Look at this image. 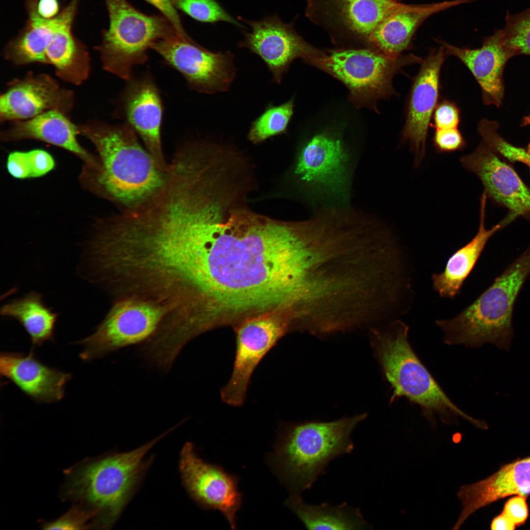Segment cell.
<instances>
[{
	"mask_svg": "<svg viewBox=\"0 0 530 530\" xmlns=\"http://www.w3.org/2000/svg\"><path fill=\"white\" fill-rule=\"evenodd\" d=\"M245 201L212 196L192 214L194 300L208 327L288 313L295 303L297 221L264 216Z\"/></svg>",
	"mask_w": 530,
	"mask_h": 530,
	"instance_id": "6da1fadb",
	"label": "cell"
},
{
	"mask_svg": "<svg viewBox=\"0 0 530 530\" xmlns=\"http://www.w3.org/2000/svg\"><path fill=\"white\" fill-rule=\"evenodd\" d=\"M78 127L98 154L97 166L82 168L80 176L88 190L128 210L147 202L163 186L168 168L157 163L127 123L94 121Z\"/></svg>",
	"mask_w": 530,
	"mask_h": 530,
	"instance_id": "7a4b0ae2",
	"label": "cell"
},
{
	"mask_svg": "<svg viewBox=\"0 0 530 530\" xmlns=\"http://www.w3.org/2000/svg\"><path fill=\"white\" fill-rule=\"evenodd\" d=\"M170 430L139 448L86 459L67 472L63 499L89 513L93 528L110 529L117 520L148 463L145 455Z\"/></svg>",
	"mask_w": 530,
	"mask_h": 530,
	"instance_id": "3957f363",
	"label": "cell"
},
{
	"mask_svg": "<svg viewBox=\"0 0 530 530\" xmlns=\"http://www.w3.org/2000/svg\"><path fill=\"white\" fill-rule=\"evenodd\" d=\"M366 417L282 425L269 460L292 494L311 488L330 461L353 450L350 434Z\"/></svg>",
	"mask_w": 530,
	"mask_h": 530,
	"instance_id": "277c9868",
	"label": "cell"
},
{
	"mask_svg": "<svg viewBox=\"0 0 530 530\" xmlns=\"http://www.w3.org/2000/svg\"><path fill=\"white\" fill-rule=\"evenodd\" d=\"M530 273V247L474 302L455 317L435 321L448 345L478 347L485 344L509 349L517 296Z\"/></svg>",
	"mask_w": 530,
	"mask_h": 530,
	"instance_id": "5b68a950",
	"label": "cell"
},
{
	"mask_svg": "<svg viewBox=\"0 0 530 530\" xmlns=\"http://www.w3.org/2000/svg\"><path fill=\"white\" fill-rule=\"evenodd\" d=\"M409 327L397 320L385 331H375L377 357L393 389L391 401L405 397L418 405L431 423L435 417L446 424L464 419L480 428L482 421L468 415L446 395L414 352L408 341Z\"/></svg>",
	"mask_w": 530,
	"mask_h": 530,
	"instance_id": "8992f818",
	"label": "cell"
},
{
	"mask_svg": "<svg viewBox=\"0 0 530 530\" xmlns=\"http://www.w3.org/2000/svg\"><path fill=\"white\" fill-rule=\"evenodd\" d=\"M356 157L342 133L324 130L305 140L293 174L314 210L350 206Z\"/></svg>",
	"mask_w": 530,
	"mask_h": 530,
	"instance_id": "52a82bcc",
	"label": "cell"
},
{
	"mask_svg": "<svg viewBox=\"0 0 530 530\" xmlns=\"http://www.w3.org/2000/svg\"><path fill=\"white\" fill-rule=\"evenodd\" d=\"M413 54L392 56L371 48L337 49L306 62L344 83L357 107L376 110L377 102L394 94L393 79L403 67L421 63Z\"/></svg>",
	"mask_w": 530,
	"mask_h": 530,
	"instance_id": "ba28073f",
	"label": "cell"
},
{
	"mask_svg": "<svg viewBox=\"0 0 530 530\" xmlns=\"http://www.w3.org/2000/svg\"><path fill=\"white\" fill-rule=\"evenodd\" d=\"M104 0L109 26L96 49L105 70L128 80L133 67L146 62L152 45L177 31L163 15L145 14L127 0Z\"/></svg>",
	"mask_w": 530,
	"mask_h": 530,
	"instance_id": "9c48e42d",
	"label": "cell"
},
{
	"mask_svg": "<svg viewBox=\"0 0 530 530\" xmlns=\"http://www.w3.org/2000/svg\"><path fill=\"white\" fill-rule=\"evenodd\" d=\"M151 49L179 71L192 89L199 92L212 94L227 91L236 79L237 70L231 52L209 51L189 36L184 37L175 32L155 42Z\"/></svg>",
	"mask_w": 530,
	"mask_h": 530,
	"instance_id": "30bf717a",
	"label": "cell"
},
{
	"mask_svg": "<svg viewBox=\"0 0 530 530\" xmlns=\"http://www.w3.org/2000/svg\"><path fill=\"white\" fill-rule=\"evenodd\" d=\"M164 314L146 301L126 299L114 301L92 335L77 342L84 347V361L104 357L120 348L145 343L156 332Z\"/></svg>",
	"mask_w": 530,
	"mask_h": 530,
	"instance_id": "8fae6325",
	"label": "cell"
},
{
	"mask_svg": "<svg viewBox=\"0 0 530 530\" xmlns=\"http://www.w3.org/2000/svg\"><path fill=\"white\" fill-rule=\"evenodd\" d=\"M290 327L288 318L279 312L251 318L238 325L233 371L220 391L224 403L234 407L242 405L254 371Z\"/></svg>",
	"mask_w": 530,
	"mask_h": 530,
	"instance_id": "7c38bea8",
	"label": "cell"
},
{
	"mask_svg": "<svg viewBox=\"0 0 530 530\" xmlns=\"http://www.w3.org/2000/svg\"><path fill=\"white\" fill-rule=\"evenodd\" d=\"M404 5L398 0H307L306 16L333 41H354L370 48L376 27Z\"/></svg>",
	"mask_w": 530,
	"mask_h": 530,
	"instance_id": "4fadbf2b",
	"label": "cell"
},
{
	"mask_svg": "<svg viewBox=\"0 0 530 530\" xmlns=\"http://www.w3.org/2000/svg\"><path fill=\"white\" fill-rule=\"evenodd\" d=\"M245 21L251 31L244 32V39L238 47L258 55L271 73L273 81L278 84L282 82L295 59L306 61L320 56L324 52L306 42L297 34L292 24L283 22L277 16Z\"/></svg>",
	"mask_w": 530,
	"mask_h": 530,
	"instance_id": "5bb4252c",
	"label": "cell"
},
{
	"mask_svg": "<svg viewBox=\"0 0 530 530\" xmlns=\"http://www.w3.org/2000/svg\"><path fill=\"white\" fill-rule=\"evenodd\" d=\"M179 468L183 482L192 498L205 508L221 511L235 529L236 514L242 500L236 477L204 461L190 442L181 450Z\"/></svg>",
	"mask_w": 530,
	"mask_h": 530,
	"instance_id": "9a60e30c",
	"label": "cell"
},
{
	"mask_svg": "<svg viewBox=\"0 0 530 530\" xmlns=\"http://www.w3.org/2000/svg\"><path fill=\"white\" fill-rule=\"evenodd\" d=\"M74 100L73 93L49 75L31 73L12 81L1 95L0 122L26 120L52 110L67 115Z\"/></svg>",
	"mask_w": 530,
	"mask_h": 530,
	"instance_id": "2e32d148",
	"label": "cell"
},
{
	"mask_svg": "<svg viewBox=\"0 0 530 530\" xmlns=\"http://www.w3.org/2000/svg\"><path fill=\"white\" fill-rule=\"evenodd\" d=\"M446 55L441 45L430 52L421 62L410 91L402 138L408 142L414 153L416 165L424 157L428 126L437 106L440 71Z\"/></svg>",
	"mask_w": 530,
	"mask_h": 530,
	"instance_id": "e0dca14e",
	"label": "cell"
},
{
	"mask_svg": "<svg viewBox=\"0 0 530 530\" xmlns=\"http://www.w3.org/2000/svg\"><path fill=\"white\" fill-rule=\"evenodd\" d=\"M128 80L121 98L126 123L140 136L157 163L167 170L169 164L163 155L160 137L163 109L159 90L149 75Z\"/></svg>",
	"mask_w": 530,
	"mask_h": 530,
	"instance_id": "ac0fdd59",
	"label": "cell"
},
{
	"mask_svg": "<svg viewBox=\"0 0 530 530\" xmlns=\"http://www.w3.org/2000/svg\"><path fill=\"white\" fill-rule=\"evenodd\" d=\"M460 160L466 169L479 177L486 193L510 210V214L504 220L506 223L530 212V190L484 142Z\"/></svg>",
	"mask_w": 530,
	"mask_h": 530,
	"instance_id": "d6986e66",
	"label": "cell"
},
{
	"mask_svg": "<svg viewBox=\"0 0 530 530\" xmlns=\"http://www.w3.org/2000/svg\"><path fill=\"white\" fill-rule=\"evenodd\" d=\"M530 494V456L503 465L486 478L459 488L462 508L452 530H458L477 510L511 495Z\"/></svg>",
	"mask_w": 530,
	"mask_h": 530,
	"instance_id": "ffe728a7",
	"label": "cell"
},
{
	"mask_svg": "<svg viewBox=\"0 0 530 530\" xmlns=\"http://www.w3.org/2000/svg\"><path fill=\"white\" fill-rule=\"evenodd\" d=\"M435 41L445 48L446 55L456 57L471 71L481 87L483 103L500 107L504 91V68L513 55L502 43L498 30L475 49L458 48L441 39Z\"/></svg>",
	"mask_w": 530,
	"mask_h": 530,
	"instance_id": "44dd1931",
	"label": "cell"
},
{
	"mask_svg": "<svg viewBox=\"0 0 530 530\" xmlns=\"http://www.w3.org/2000/svg\"><path fill=\"white\" fill-rule=\"evenodd\" d=\"M1 376L16 385L24 393L41 403L61 400L71 374L49 367L39 361L32 351L3 352L0 355Z\"/></svg>",
	"mask_w": 530,
	"mask_h": 530,
	"instance_id": "7402d4cb",
	"label": "cell"
},
{
	"mask_svg": "<svg viewBox=\"0 0 530 530\" xmlns=\"http://www.w3.org/2000/svg\"><path fill=\"white\" fill-rule=\"evenodd\" d=\"M80 1L71 0L61 10L58 24L45 47L41 61V63L53 66L62 80L75 85L85 81L90 71L86 48L72 31Z\"/></svg>",
	"mask_w": 530,
	"mask_h": 530,
	"instance_id": "603a6c76",
	"label": "cell"
},
{
	"mask_svg": "<svg viewBox=\"0 0 530 530\" xmlns=\"http://www.w3.org/2000/svg\"><path fill=\"white\" fill-rule=\"evenodd\" d=\"M76 126L67 115L55 110L44 112L30 119L14 122L11 127L0 133L1 140L14 142L32 139L45 142L60 147L74 154L83 163V166L93 167L97 165L94 156L79 143Z\"/></svg>",
	"mask_w": 530,
	"mask_h": 530,
	"instance_id": "cb8c5ba5",
	"label": "cell"
},
{
	"mask_svg": "<svg viewBox=\"0 0 530 530\" xmlns=\"http://www.w3.org/2000/svg\"><path fill=\"white\" fill-rule=\"evenodd\" d=\"M473 0H453L423 4L404 5L386 18L374 29L370 48L392 56H398L411 46L422 24L432 15Z\"/></svg>",
	"mask_w": 530,
	"mask_h": 530,
	"instance_id": "d4e9b609",
	"label": "cell"
},
{
	"mask_svg": "<svg viewBox=\"0 0 530 530\" xmlns=\"http://www.w3.org/2000/svg\"><path fill=\"white\" fill-rule=\"evenodd\" d=\"M486 194L481 196L478 232L467 244L449 259L444 270L431 276L433 289L441 297L454 298L459 294L465 280L474 268L488 239L504 223L487 230L484 226Z\"/></svg>",
	"mask_w": 530,
	"mask_h": 530,
	"instance_id": "484cf974",
	"label": "cell"
},
{
	"mask_svg": "<svg viewBox=\"0 0 530 530\" xmlns=\"http://www.w3.org/2000/svg\"><path fill=\"white\" fill-rule=\"evenodd\" d=\"M285 504L309 530H365L371 527L358 508L345 503L338 506L328 503L308 504L299 494H292Z\"/></svg>",
	"mask_w": 530,
	"mask_h": 530,
	"instance_id": "4316f807",
	"label": "cell"
},
{
	"mask_svg": "<svg viewBox=\"0 0 530 530\" xmlns=\"http://www.w3.org/2000/svg\"><path fill=\"white\" fill-rule=\"evenodd\" d=\"M1 315L17 320L29 335L32 345H41L53 338L58 313L47 307L42 295L32 292L4 304Z\"/></svg>",
	"mask_w": 530,
	"mask_h": 530,
	"instance_id": "83f0119b",
	"label": "cell"
},
{
	"mask_svg": "<svg viewBox=\"0 0 530 530\" xmlns=\"http://www.w3.org/2000/svg\"><path fill=\"white\" fill-rule=\"evenodd\" d=\"M26 12L25 26L4 50L5 58L16 65L41 62L45 47L60 19V13L53 19H45L32 10Z\"/></svg>",
	"mask_w": 530,
	"mask_h": 530,
	"instance_id": "f1b7e54d",
	"label": "cell"
},
{
	"mask_svg": "<svg viewBox=\"0 0 530 530\" xmlns=\"http://www.w3.org/2000/svg\"><path fill=\"white\" fill-rule=\"evenodd\" d=\"M294 106L293 98L278 106L269 103L263 112L252 122L247 134L248 140L258 144L271 137L286 133Z\"/></svg>",
	"mask_w": 530,
	"mask_h": 530,
	"instance_id": "f546056e",
	"label": "cell"
},
{
	"mask_svg": "<svg viewBox=\"0 0 530 530\" xmlns=\"http://www.w3.org/2000/svg\"><path fill=\"white\" fill-rule=\"evenodd\" d=\"M498 31L502 43L513 56H530V7L513 15L507 12L505 26Z\"/></svg>",
	"mask_w": 530,
	"mask_h": 530,
	"instance_id": "4dcf8cb0",
	"label": "cell"
},
{
	"mask_svg": "<svg viewBox=\"0 0 530 530\" xmlns=\"http://www.w3.org/2000/svg\"><path fill=\"white\" fill-rule=\"evenodd\" d=\"M176 9L201 22H225L243 28V26L227 13L215 0H171Z\"/></svg>",
	"mask_w": 530,
	"mask_h": 530,
	"instance_id": "1f68e13d",
	"label": "cell"
},
{
	"mask_svg": "<svg viewBox=\"0 0 530 530\" xmlns=\"http://www.w3.org/2000/svg\"><path fill=\"white\" fill-rule=\"evenodd\" d=\"M498 126L497 122L486 119L479 122L478 131L484 142L493 151L498 152L509 160L525 163L530 170V153L513 146L504 140L497 132Z\"/></svg>",
	"mask_w": 530,
	"mask_h": 530,
	"instance_id": "d6a6232c",
	"label": "cell"
},
{
	"mask_svg": "<svg viewBox=\"0 0 530 530\" xmlns=\"http://www.w3.org/2000/svg\"><path fill=\"white\" fill-rule=\"evenodd\" d=\"M526 498L516 495L508 500L502 513L492 520L491 529L512 530L525 523L529 514Z\"/></svg>",
	"mask_w": 530,
	"mask_h": 530,
	"instance_id": "836d02e7",
	"label": "cell"
},
{
	"mask_svg": "<svg viewBox=\"0 0 530 530\" xmlns=\"http://www.w3.org/2000/svg\"><path fill=\"white\" fill-rule=\"evenodd\" d=\"M93 528L91 516L78 506H74L58 519L44 525L47 530H80Z\"/></svg>",
	"mask_w": 530,
	"mask_h": 530,
	"instance_id": "e575fe53",
	"label": "cell"
},
{
	"mask_svg": "<svg viewBox=\"0 0 530 530\" xmlns=\"http://www.w3.org/2000/svg\"><path fill=\"white\" fill-rule=\"evenodd\" d=\"M436 129L457 128L460 121L459 111L452 102L444 100L437 105L433 112Z\"/></svg>",
	"mask_w": 530,
	"mask_h": 530,
	"instance_id": "d590c367",
	"label": "cell"
},
{
	"mask_svg": "<svg viewBox=\"0 0 530 530\" xmlns=\"http://www.w3.org/2000/svg\"><path fill=\"white\" fill-rule=\"evenodd\" d=\"M436 149L441 152H450L462 149L466 143L457 128L436 129L433 137Z\"/></svg>",
	"mask_w": 530,
	"mask_h": 530,
	"instance_id": "8d00e7d4",
	"label": "cell"
},
{
	"mask_svg": "<svg viewBox=\"0 0 530 530\" xmlns=\"http://www.w3.org/2000/svg\"><path fill=\"white\" fill-rule=\"evenodd\" d=\"M31 169V178L44 176L55 167V161L52 155L41 149L27 152Z\"/></svg>",
	"mask_w": 530,
	"mask_h": 530,
	"instance_id": "74e56055",
	"label": "cell"
},
{
	"mask_svg": "<svg viewBox=\"0 0 530 530\" xmlns=\"http://www.w3.org/2000/svg\"><path fill=\"white\" fill-rule=\"evenodd\" d=\"M6 168L14 178L24 179L31 178V169L27 152L15 151L7 157Z\"/></svg>",
	"mask_w": 530,
	"mask_h": 530,
	"instance_id": "f35d334b",
	"label": "cell"
},
{
	"mask_svg": "<svg viewBox=\"0 0 530 530\" xmlns=\"http://www.w3.org/2000/svg\"><path fill=\"white\" fill-rule=\"evenodd\" d=\"M158 9L172 25L177 32L183 37H187L181 18L171 0H145Z\"/></svg>",
	"mask_w": 530,
	"mask_h": 530,
	"instance_id": "ab89813d",
	"label": "cell"
},
{
	"mask_svg": "<svg viewBox=\"0 0 530 530\" xmlns=\"http://www.w3.org/2000/svg\"><path fill=\"white\" fill-rule=\"evenodd\" d=\"M522 126H530V114L524 117L522 121ZM528 152L530 153V142L528 145Z\"/></svg>",
	"mask_w": 530,
	"mask_h": 530,
	"instance_id": "60d3db41",
	"label": "cell"
},
{
	"mask_svg": "<svg viewBox=\"0 0 530 530\" xmlns=\"http://www.w3.org/2000/svg\"><path fill=\"white\" fill-rule=\"evenodd\" d=\"M300 257H301V256H300ZM299 298H300V282H299Z\"/></svg>",
	"mask_w": 530,
	"mask_h": 530,
	"instance_id": "b9f144b4",
	"label": "cell"
}]
</instances>
